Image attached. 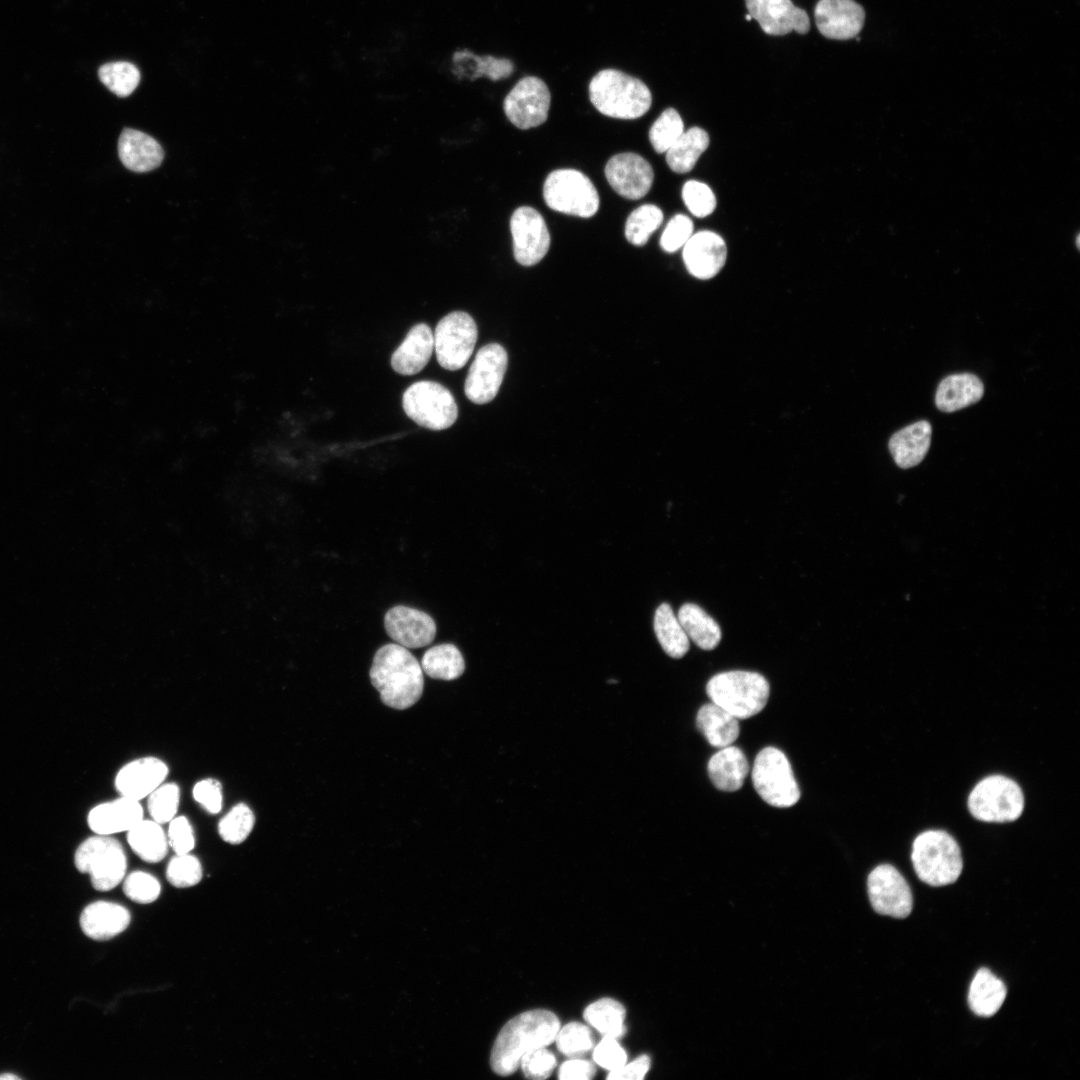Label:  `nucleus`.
<instances>
[{
  "label": "nucleus",
  "instance_id": "1",
  "mask_svg": "<svg viewBox=\"0 0 1080 1080\" xmlns=\"http://www.w3.org/2000/svg\"><path fill=\"white\" fill-rule=\"evenodd\" d=\"M560 1028L558 1017L549 1010L525 1011L510 1019L500 1030L490 1056L492 1070L501 1076L513 1074L528 1051L550 1045Z\"/></svg>",
  "mask_w": 1080,
  "mask_h": 1080
},
{
  "label": "nucleus",
  "instance_id": "2",
  "mask_svg": "<svg viewBox=\"0 0 1080 1080\" xmlns=\"http://www.w3.org/2000/svg\"><path fill=\"white\" fill-rule=\"evenodd\" d=\"M370 680L382 702L398 710L414 705L424 688L421 665L407 648L397 643L386 644L376 651Z\"/></svg>",
  "mask_w": 1080,
  "mask_h": 1080
},
{
  "label": "nucleus",
  "instance_id": "3",
  "mask_svg": "<svg viewBox=\"0 0 1080 1080\" xmlns=\"http://www.w3.org/2000/svg\"><path fill=\"white\" fill-rule=\"evenodd\" d=\"M589 98L600 113L617 119L639 118L652 103L644 82L615 69L601 70L591 79Z\"/></svg>",
  "mask_w": 1080,
  "mask_h": 1080
},
{
  "label": "nucleus",
  "instance_id": "4",
  "mask_svg": "<svg viewBox=\"0 0 1080 1080\" xmlns=\"http://www.w3.org/2000/svg\"><path fill=\"white\" fill-rule=\"evenodd\" d=\"M911 860L918 878L930 886L954 883L963 868L956 840L943 830H927L913 841Z\"/></svg>",
  "mask_w": 1080,
  "mask_h": 1080
},
{
  "label": "nucleus",
  "instance_id": "5",
  "mask_svg": "<svg viewBox=\"0 0 1080 1080\" xmlns=\"http://www.w3.org/2000/svg\"><path fill=\"white\" fill-rule=\"evenodd\" d=\"M769 692L766 678L751 671L722 672L714 675L706 685L711 701L737 719H747L761 712Z\"/></svg>",
  "mask_w": 1080,
  "mask_h": 1080
},
{
  "label": "nucleus",
  "instance_id": "6",
  "mask_svg": "<svg viewBox=\"0 0 1080 1080\" xmlns=\"http://www.w3.org/2000/svg\"><path fill=\"white\" fill-rule=\"evenodd\" d=\"M74 864L81 873L89 874L95 890L109 891L124 879L127 858L122 844L111 835L89 837L77 848Z\"/></svg>",
  "mask_w": 1080,
  "mask_h": 1080
},
{
  "label": "nucleus",
  "instance_id": "7",
  "mask_svg": "<svg viewBox=\"0 0 1080 1080\" xmlns=\"http://www.w3.org/2000/svg\"><path fill=\"white\" fill-rule=\"evenodd\" d=\"M968 808L974 818L983 822L1015 821L1024 809L1020 786L1003 775H991L979 781L968 797Z\"/></svg>",
  "mask_w": 1080,
  "mask_h": 1080
},
{
  "label": "nucleus",
  "instance_id": "8",
  "mask_svg": "<svg viewBox=\"0 0 1080 1080\" xmlns=\"http://www.w3.org/2000/svg\"><path fill=\"white\" fill-rule=\"evenodd\" d=\"M543 197L550 209L583 218L595 215L600 204L592 181L575 169L552 171L544 182Z\"/></svg>",
  "mask_w": 1080,
  "mask_h": 1080
},
{
  "label": "nucleus",
  "instance_id": "9",
  "mask_svg": "<svg viewBox=\"0 0 1080 1080\" xmlns=\"http://www.w3.org/2000/svg\"><path fill=\"white\" fill-rule=\"evenodd\" d=\"M752 782L758 795L774 807H791L801 795L788 758L775 747H766L757 754Z\"/></svg>",
  "mask_w": 1080,
  "mask_h": 1080
},
{
  "label": "nucleus",
  "instance_id": "10",
  "mask_svg": "<svg viewBox=\"0 0 1080 1080\" xmlns=\"http://www.w3.org/2000/svg\"><path fill=\"white\" fill-rule=\"evenodd\" d=\"M406 415L418 425L430 430H444L454 424L458 408L452 393L434 381H418L403 394Z\"/></svg>",
  "mask_w": 1080,
  "mask_h": 1080
},
{
  "label": "nucleus",
  "instance_id": "11",
  "mask_svg": "<svg viewBox=\"0 0 1080 1080\" xmlns=\"http://www.w3.org/2000/svg\"><path fill=\"white\" fill-rule=\"evenodd\" d=\"M477 336V325L468 313L454 311L444 316L433 335L438 363L447 370L461 369L472 355Z\"/></svg>",
  "mask_w": 1080,
  "mask_h": 1080
},
{
  "label": "nucleus",
  "instance_id": "12",
  "mask_svg": "<svg viewBox=\"0 0 1080 1080\" xmlns=\"http://www.w3.org/2000/svg\"><path fill=\"white\" fill-rule=\"evenodd\" d=\"M551 95L545 82L535 76L520 79L507 94L503 109L509 121L519 129L544 123L548 117Z\"/></svg>",
  "mask_w": 1080,
  "mask_h": 1080
},
{
  "label": "nucleus",
  "instance_id": "13",
  "mask_svg": "<svg viewBox=\"0 0 1080 1080\" xmlns=\"http://www.w3.org/2000/svg\"><path fill=\"white\" fill-rule=\"evenodd\" d=\"M868 895L873 909L895 918H906L912 911L910 887L901 873L890 864L875 867L867 879Z\"/></svg>",
  "mask_w": 1080,
  "mask_h": 1080
},
{
  "label": "nucleus",
  "instance_id": "14",
  "mask_svg": "<svg viewBox=\"0 0 1080 1080\" xmlns=\"http://www.w3.org/2000/svg\"><path fill=\"white\" fill-rule=\"evenodd\" d=\"M508 356L497 343L483 346L476 354L467 374L464 391L475 404H485L497 395L506 372Z\"/></svg>",
  "mask_w": 1080,
  "mask_h": 1080
},
{
  "label": "nucleus",
  "instance_id": "15",
  "mask_svg": "<svg viewBox=\"0 0 1080 1080\" xmlns=\"http://www.w3.org/2000/svg\"><path fill=\"white\" fill-rule=\"evenodd\" d=\"M515 260L523 266L540 262L550 247V234L542 215L532 207L517 208L510 219Z\"/></svg>",
  "mask_w": 1080,
  "mask_h": 1080
},
{
  "label": "nucleus",
  "instance_id": "16",
  "mask_svg": "<svg viewBox=\"0 0 1080 1080\" xmlns=\"http://www.w3.org/2000/svg\"><path fill=\"white\" fill-rule=\"evenodd\" d=\"M605 176L613 190L622 197L638 200L650 190L654 172L650 163L636 153H619L605 166Z\"/></svg>",
  "mask_w": 1080,
  "mask_h": 1080
},
{
  "label": "nucleus",
  "instance_id": "17",
  "mask_svg": "<svg viewBox=\"0 0 1080 1080\" xmlns=\"http://www.w3.org/2000/svg\"><path fill=\"white\" fill-rule=\"evenodd\" d=\"M745 4L752 19L768 35L782 36L792 31L806 34L810 30L807 12L791 0H745Z\"/></svg>",
  "mask_w": 1080,
  "mask_h": 1080
},
{
  "label": "nucleus",
  "instance_id": "18",
  "mask_svg": "<svg viewBox=\"0 0 1080 1080\" xmlns=\"http://www.w3.org/2000/svg\"><path fill=\"white\" fill-rule=\"evenodd\" d=\"M819 32L826 38L847 40L861 31L865 12L854 0H819L814 9Z\"/></svg>",
  "mask_w": 1080,
  "mask_h": 1080
},
{
  "label": "nucleus",
  "instance_id": "19",
  "mask_svg": "<svg viewBox=\"0 0 1080 1080\" xmlns=\"http://www.w3.org/2000/svg\"><path fill=\"white\" fill-rule=\"evenodd\" d=\"M387 634L405 648L429 645L436 635V624L427 613L406 606H395L384 617Z\"/></svg>",
  "mask_w": 1080,
  "mask_h": 1080
},
{
  "label": "nucleus",
  "instance_id": "20",
  "mask_svg": "<svg viewBox=\"0 0 1080 1080\" xmlns=\"http://www.w3.org/2000/svg\"><path fill=\"white\" fill-rule=\"evenodd\" d=\"M168 772V766L159 758H138L118 771L114 781L115 788L121 796L139 801L164 783Z\"/></svg>",
  "mask_w": 1080,
  "mask_h": 1080
},
{
  "label": "nucleus",
  "instance_id": "21",
  "mask_svg": "<svg viewBox=\"0 0 1080 1080\" xmlns=\"http://www.w3.org/2000/svg\"><path fill=\"white\" fill-rule=\"evenodd\" d=\"M683 261L689 273L699 279L714 277L724 266L727 247L723 238L711 231L693 234L683 246Z\"/></svg>",
  "mask_w": 1080,
  "mask_h": 1080
},
{
  "label": "nucleus",
  "instance_id": "22",
  "mask_svg": "<svg viewBox=\"0 0 1080 1080\" xmlns=\"http://www.w3.org/2000/svg\"><path fill=\"white\" fill-rule=\"evenodd\" d=\"M142 819L139 801L124 796L93 807L87 817L90 829L99 835L127 832Z\"/></svg>",
  "mask_w": 1080,
  "mask_h": 1080
},
{
  "label": "nucleus",
  "instance_id": "23",
  "mask_svg": "<svg viewBox=\"0 0 1080 1080\" xmlns=\"http://www.w3.org/2000/svg\"><path fill=\"white\" fill-rule=\"evenodd\" d=\"M130 920V912L124 906L108 901H96L83 909L80 926L87 937L106 941L122 933Z\"/></svg>",
  "mask_w": 1080,
  "mask_h": 1080
},
{
  "label": "nucleus",
  "instance_id": "24",
  "mask_svg": "<svg viewBox=\"0 0 1080 1080\" xmlns=\"http://www.w3.org/2000/svg\"><path fill=\"white\" fill-rule=\"evenodd\" d=\"M118 155L126 168L142 173L157 168L162 163L164 151L151 136L125 128L119 136Z\"/></svg>",
  "mask_w": 1080,
  "mask_h": 1080
},
{
  "label": "nucleus",
  "instance_id": "25",
  "mask_svg": "<svg viewBox=\"0 0 1080 1080\" xmlns=\"http://www.w3.org/2000/svg\"><path fill=\"white\" fill-rule=\"evenodd\" d=\"M433 350L434 338L430 327L419 323L410 329L392 354L391 366L401 375H415L426 366Z\"/></svg>",
  "mask_w": 1080,
  "mask_h": 1080
},
{
  "label": "nucleus",
  "instance_id": "26",
  "mask_svg": "<svg viewBox=\"0 0 1080 1080\" xmlns=\"http://www.w3.org/2000/svg\"><path fill=\"white\" fill-rule=\"evenodd\" d=\"M932 427L921 420L897 431L889 440V450L895 463L903 469L918 465L926 456L931 442Z\"/></svg>",
  "mask_w": 1080,
  "mask_h": 1080
},
{
  "label": "nucleus",
  "instance_id": "27",
  "mask_svg": "<svg viewBox=\"0 0 1080 1080\" xmlns=\"http://www.w3.org/2000/svg\"><path fill=\"white\" fill-rule=\"evenodd\" d=\"M984 394L982 381L970 373L949 375L938 385L935 404L943 412H954L978 402Z\"/></svg>",
  "mask_w": 1080,
  "mask_h": 1080
},
{
  "label": "nucleus",
  "instance_id": "28",
  "mask_svg": "<svg viewBox=\"0 0 1080 1080\" xmlns=\"http://www.w3.org/2000/svg\"><path fill=\"white\" fill-rule=\"evenodd\" d=\"M749 771V764L743 751L729 745L720 748L708 762V774L714 786L722 791L739 790Z\"/></svg>",
  "mask_w": 1080,
  "mask_h": 1080
},
{
  "label": "nucleus",
  "instance_id": "29",
  "mask_svg": "<svg viewBox=\"0 0 1080 1080\" xmlns=\"http://www.w3.org/2000/svg\"><path fill=\"white\" fill-rule=\"evenodd\" d=\"M696 724L709 744L717 748L733 744L740 731L738 719L713 702L699 709Z\"/></svg>",
  "mask_w": 1080,
  "mask_h": 1080
},
{
  "label": "nucleus",
  "instance_id": "30",
  "mask_svg": "<svg viewBox=\"0 0 1080 1080\" xmlns=\"http://www.w3.org/2000/svg\"><path fill=\"white\" fill-rule=\"evenodd\" d=\"M1006 994L1004 983L987 968H981L970 984L968 1003L976 1015L990 1017L998 1012Z\"/></svg>",
  "mask_w": 1080,
  "mask_h": 1080
},
{
  "label": "nucleus",
  "instance_id": "31",
  "mask_svg": "<svg viewBox=\"0 0 1080 1080\" xmlns=\"http://www.w3.org/2000/svg\"><path fill=\"white\" fill-rule=\"evenodd\" d=\"M127 841L132 851L148 863L160 862L168 852L167 835L161 824L152 819L143 818L127 831Z\"/></svg>",
  "mask_w": 1080,
  "mask_h": 1080
},
{
  "label": "nucleus",
  "instance_id": "32",
  "mask_svg": "<svg viewBox=\"0 0 1080 1080\" xmlns=\"http://www.w3.org/2000/svg\"><path fill=\"white\" fill-rule=\"evenodd\" d=\"M677 618L688 638L704 650L714 649L722 634L718 623L700 606L693 603L682 605Z\"/></svg>",
  "mask_w": 1080,
  "mask_h": 1080
},
{
  "label": "nucleus",
  "instance_id": "33",
  "mask_svg": "<svg viewBox=\"0 0 1080 1080\" xmlns=\"http://www.w3.org/2000/svg\"><path fill=\"white\" fill-rule=\"evenodd\" d=\"M708 133L699 127L684 131L665 152L669 168L676 173H687L695 166L709 145Z\"/></svg>",
  "mask_w": 1080,
  "mask_h": 1080
},
{
  "label": "nucleus",
  "instance_id": "34",
  "mask_svg": "<svg viewBox=\"0 0 1080 1080\" xmlns=\"http://www.w3.org/2000/svg\"><path fill=\"white\" fill-rule=\"evenodd\" d=\"M653 625L656 637L668 656L681 658L688 652L689 638L669 604L658 606Z\"/></svg>",
  "mask_w": 1080,
  "mask_h": 1080
},
{
  "label": "nucleus",
  "instance_id": "35",
  "mask_svg": "<svg viewBox=\"0 0 1080 1080\" xmlns=\"http://www.w3.org/2000/svg\"><path fill=\"white\" fill-rule=\"evenodd\" d=\"M422 671L433 679L455 680L465 670L460 650L453 644L443 643L429 648L421 660Z\"/></svg>",
  "mask_w": 1080,
  "mask_h": 1080
},
{
  "label": "nucleus",
  "instance_id": "36",
  "mask_svg": "<svg viewBox=\"0 0 1080 1080\" xmlns=\"http://www.w3.org/2000/svg\"><path fill=\"white\" fill-rule=\"evenodd\" d=\"M626 1011L624 1006L612 998H601L586 1007L583 1013L585 1021L603 1036L620 1038L625 1034Z\"/></svg>",
  "mask_w": 1080,
  "mask_h": 1080
},
{
  "label": "nucleus",
  "instance_id": "37",
  "mask_svg": "<svg viewBox=\"0 0 1080 1080\" xmlns=\"http://www.w3.org/2000/svg\"><path fill=\"white\" fill-rule=\"evenodd\" d=\"M662 210L653 204H644L633 210L625 224V237L635 246L645 245L650 236L663 222Z\"/></svg>",
  "mask_w": 1080,
  "mask_h": 1080
},
{
  "label": "nucleus",
  "instance_id": "38",
  "mask_svg": "<svg viewBox=\"0 0 1080 1080\" xmlns=\"http://www.w3.org/2000/svg\"><path fill=\"white\" fill-rule=\"evenodd\" d=\"M98 77L111 92L126 97L138 86L140 72L132 63L116 61L103 64L98 69Z\"/></svg>",
  "mask_w": 1080,
  "mask_h": 1080
},
{
  "label": "nucleus",
  "instance_id": "39",
  "mask_svg": "<svg viewBox=\"0 0 1080 1080\" xmlns=\"http://www.w3.org/2000/svg\"><path fill=\"white\" fill-rule=\"evenodd\" d=\"M255 815L246 803H238L218 823V834L229 844L244 842L253 830Z\"/></svg>",
  "mask_w": 1080,
  "mask_h": 1080
},
{
  "label": "nucleus",
  "instance_id": "40",
  "mask_svg": "<svg viewBox=\"0 0 1080 1080\" xmlns=\"http://www.w3.org/2000/svg\"><path fill=\"white\" fill-rule=\"evenodd\" d=\"M554 1041L558 1050L570 1058L586 1055L594 1046V1037L588 1026L570 1022L559 1028Z\"/></svg>",
  "mask_w": 1080,
  "mask_h": 1080
},
{
  "label": "nucleus",
  "instance_id": "41",
  "mask_svg": "<svg viewBox=\"0 0 1080 1080\" xmlns=\"http://www.w3.org/2000/svg\"><path fill=\"white\" fill-rule=\"evenodd\" d=\"M684 132V123L674 108H667L654 121L649 140L657 153H665Z\"/></svg>",
  "mask_w": 1080,
  "mask_h": 1080
},
{
  "label": "nucleus",
  "instance_id": "42",
  "mask_svg": "<svg viewBox=\"0 0 1080 1080\" xmlns=\"http://www.w3.org/2000/svg\"><path fill=\"white\" fill-rule=\"evenodd\" d=\"M180 788L176 783H162L148 795L147 807L152 820L169 823L178 811Z\"/></svg>",
  "mask_w": 1080,
  "mask_h": 1080
},
{
  "label": "nucleus",
  "instance_id": "43",
  "mask_svg": "<svg viewBox=\"0 0 1080 1080\" xmlns=\"http://www.w3.org/2000/svg\"><path fill=\"white\" fill-rule=\"evenodd\" d=\"M202 874L200 860L190 853L175 854L166 869L167 880L177 888H188L197 885L202 879Z\"/></svg>",
  "mask_w": 1080,
  "mask_h": 1080
},
{
  "label": "nucleus",
  "instance_id": "44",
  "mask_svg": "<svg viewBox=\"0 0 1080 1080\" xmlns=\"http://www.w3.org/2000/svg\"><path fill=\"white\" fill-rule=\"evenodd\" d=\"M123 892L130 900L140 904L154 902L160 895L161 885L151 874L134 871L124 877Z\"/></svg>",
  "mask_w": 1080,
  "mask_h": 1080
},
{
  "label": "nucleus",
  "instance_id": "45",
  "mask_svg": "<svg viewBox=\"0 0 1080 1080\" xmlns=\"http://www.w3.org/2000/svg\"><path fill=\"white\" fill-rule=\"evenodd\" d=\"M682 199L688 210L699 218L710 215L716 207V197L712 189L697 180H689L684 184Z\"/></svg>",
  "mask_w": 1080,
  "mask_h": 1080
},
{
  "label": "nucleus",
  "instance_id": "46",
  "mask_svg": "<svg viewBox=\"0 0 1080 1080\" xmlns=\"http://www.w3.org/2000/svg\"><path fill=\"white\" fill-rule=\"evenodd\" d=\"M693 235V222L683 214H677L667 223L661 238L660 246L667 253H673L683 248Z\"/></svg>",
  "mask_w": 1080,
  "mask_h": 1080
},
{
  "label": "nucleus",
  "instance_id": "47",
  "mask_svg": "<svg viewBox=\"0 0 1080 1080\" xmlns=\"http://www.w3.org/2000/svg\"><path fill=\"white\" fill-rule=\"evenodd\" d=\"M556 1063L554 1054L545 1047H540L525 1053L519 1066L526 1078L536 1080L548 1078Z\"/></svg>",
  "mask_w": 1080,
  "mask_h": 1080
},
{
  "label": "nucleus",
  "instance_id": "48",
  "mask_svg": "<svg viewBox=\"0 0 1080 1080\" xmlns=\"http://www.w3.org/2000/svg\"><path fill=\"white\" fill-rule=\"evenodd\" d=\"M167 840L175 854L190 853L195 846V836L191 823L184 816L174 817L169 822Z\"/></svg>",
  "mask_w": 1080,
  "mask_h": 1080
},
{
  "label": "nucleus",
  "instance_id": "49",
  "mask_svg": "<svg viewBox=\"0 0 1080 1080\" xmlns=\"http://www.w3.org/2000/svg\"><path fill=\"white\" fill-rule=\"evenodd\" d=\"M194 800L210 814H218L222 809L223 792L221 783L214 778L198 781L192 790Z\"/></svg>",
  "mask_w": 1080,
  "mask_h": 1080
},
{
  "label": "nucleus",
  "instance_id": "50",
  "mask_svg": "<svg viewBox=\"0 0 1080 1080\" xmlns=\"http://www.w3.org/2000/svg\"><path fill=\"white\" fill-rule=\"evenodd\" d=\"M593 1060L609 1071L626 1064L627 1054L615 1038L604 1036L593 1051Z\"/></svg>",
  "mask_w": 1080,
  "mask_h": 1080
},
{
  "label": "nucleus",
  "instance_id": "51",
  "mask_svg": "<svg viewBox=\"0 0 1080 1080\" xmlns=\"http://www.w3.org/2000/svg\"><path fill=\"white\" fill-rule=\"evenodd\" d=\"M513 63L508 59L493 56L476 55L475 78L486 76L493 81L508 77L513 71Z\"/></svg>",
  "mask_w": 1080,
  "mask_h": 1080
},
{
  "label": "nucleus",
  "instance_id": "52",
  "mask_svg": "<svg viewBox=\"0 0 1080 1080\" xmlns=\"http://www.w3.org/2000/svg\"><path fill=\"white\" fill-rule=\"evenodd\" d=\"M596 1069L592 1062L571 1058L565 1061L559 1068L558 1078L563 1080H588L594 1077Z\"/></svg>",
  "mask_w": 1080,
  "mask_h": 1080
},
{
  "label": "nucleus",
  "instance_id": "53",
  "mask_svg": "<svg viewBox=\"0 0 1080 1080\" xmlns=\"http://www.w3.org/2000/svg\"><path fill=\"white\" fill-rule=\"evenodd\" d=\"M650 1057L648 1055H641L634 1061L627 1065H623L620 1068L610 1071L607 1079L623 1080V1079H636L642 1080L650 1068Z\"/></svg>",
  "mask_w": 1080,
  "mask_h": 1080
},
{
  "label": "nucleus",
  "instance_id": "54",
  "mask_svg": "<svg viewBox=\"0 0 1080 1080\" xmlns=\"http://www.w3.org/2000/svg\"><path fill=\"white\" fill-rule=\"evenodd\" d=\"M4 1079H20V1077L12 1073H4L0 1075V1080Z\"/></svg>",
  "mask_w": 1080,
  "mask_h": 1080
},
{
  "label": "nucleus",
  "instance_id": "55",
  "mask_svg": "<svg viewBox=\"0 0 1080 1080\" xmlns=\"http://www.w3.org/2000/svg\"><path fill=\"white\" fill-rule=\"evenodd\" d=\"M745 19H746L747 21H751V20H752V17H751V15H750V14L748 13V14H747V15L745 16Z\"/></svg>",
  "mask_w": 1080,
  "mask_h": 1080
}]
</instances>
